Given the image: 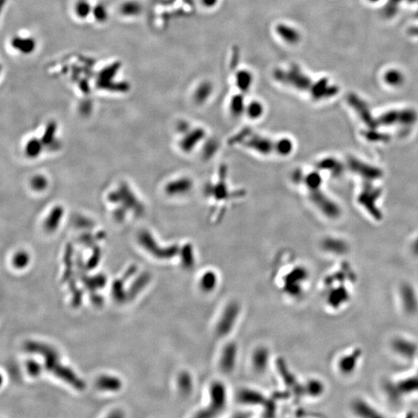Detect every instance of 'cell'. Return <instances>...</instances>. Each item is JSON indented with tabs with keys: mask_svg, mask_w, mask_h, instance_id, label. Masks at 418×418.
Wrapping results in <instances>:
<instances>
[{
	"mask_svg": "<svg viewBox=\"0 0 418 418\" xmlns=\"http://www.w3.org/2000/svg\"><path fill=\"white\" fill-rule=\"evenodd\" d=\"M26 350L30 353H37L44 356L45 358L46 367L49 371L53 373L77 390H82L85 389V384L82 379L76 376L71 370L60 364L59 356L57 352L45 344L41 343L30 342L26 344Z\"/></svg>",
	"mask_w": 418,
	"mask_h": 418,
	"instance_id": "1",
	"label": "cell"
},
{
	"mask_svg": "<svg viewBox=\"0 0 418 418\" xmlns=\"http://www.w3.org/2000/svg\"><path fill=\"white\" fill-rule=\"evenodd\" d=\"M241 133L234 137V141L242 143L243 146L263 155H269L276 151V142L272 141L269 138L252 133L249 130L242 131Z\"/></svg>",
	"mask_w": 418,
	"mask_h": 418,
	"instance_id": "2",
	"label": "cell"
},
{
	"mask_svg": "<svg viewBox=\"0 0 418 418\" xmlns=\"http://www.w3.org/2000/svg\"><path fill=\"white\" fill-rule=\"evenodd\" d=\"M309 191H310V197L312 202L318 206L321 212H324V215L331 217V218L338 216L340 212L338 206L329 197H326L325 194H323L320 191V188L309 190Z\"/></svg>",
	"mask_w": 418,
	"mask_h": 418,
	"instance_id": "3",
	"label": "cell"
},
{
	"mask_svg": "<svg viewBox=\"0 0 418 418\" xmlns=\"http://www.w3.org/2000/svg\"><path fill=\"white\" fill-rule=\"evenodd\" d=\"M140 240H141L142 244H143L145 248L148 250H149V252H151V253L154 254L157 258H171V257H174L178 252L177 246H171V247L166 248V249H162V248L159 247L157 243L153 240L152 237L150 235V234H142Z\"/></svg>",
	"mask_w": 418,
	"mask_h": 418,
	"instance_id": "4",
	"label": "cell"
},
{
	"mask_svg": "<svg viewBox=\"0 0 418 418\" xmlns=\"http://www.w3.org/2000/svg\"><path fill=\"white\" fill-rule=\"evenodd\" d=\"M348 102L357 112L361 119L364 121L365 123L367 124L368 126H370V128H375L376 126L378 124L377 121H375L373 119L367 104L362 99H359L355 94H351L348 97Z\"/></svg>",
	"mask_w": 418,
	"mask_h": 418,
	"instance_id": "5",
	"label": "cell"
},
{
	"mask_svg": "<svg viewBox=\"0 0 418 418\" xmlns=\"http://www.w3.org/2000/svg\"><path fill=\"white\" fill-rule=\"evenodd\" d=\"M379 195H380V191L379 189L367 186L359 198L360 203H362L368 209L371 215H373V217L376 219L381 218V213L376 208V204H375V202Z\"/></svg>",
	"mask_w": 418,
	"mask_h": 418,
	"instance_id": "6",
	"label": "cell"
},
{
	"mask_svg": "<svg viewBox=\"0 0 418 418\" xmlns=\"http://www.w3.org/2000/svg\"><path fill=\"white\" fill-rule=\"evenodd\" d=\"M212 404L209 408L202 412L199 416H211L220 411L225 404V389L220 384H215L212 388Z\"/></svg>",
	"mask_w": 418,
	"mask_h": 418,
	"instance_id": "7",
	"label": "cell"
},
{
	"mask_svg": "<svg viewBox=\"0 0 418 418\" xmlns=\"http://www.w3.org/2000/svg\"><path fill=\"white\" fill-rule=\"evenodd\" d=\"M349 165L353 171L360 174L362 177H365L368 180H375V179L379 178L382 175V173L377 168L362 163L355 158L350 159Z\"/></svg>",
	"mask_w": 418,
	"mask_h": 418,
	"instance_id": "8",
	"label": "cell"
},
{
	"mask_svg": "<svg viewBox=\"0 0 418 418\" xmlns=\"http://www.w3.org/2000/svg\"><path fill=\"white\" fill-rule=\"evenodd\" d=\"M312 96L315 99L332 97L338 93V88L336 86L329 85L327 79H321L312 87Z\"/></svg>",
	"mask_w": 418,
	"mask_h": 418,
	"instance_id": "9",
	"label": "cell"
},
{
	"mask_svg": "<svg viewBox=\"0 0 418 418\" xmlns=\"http://www.w3.org/2000/svg\"><path fill=\"white\" fill-rule=\"evenodd\" d=\"M238 312L239 308L237 304H231L227 307L219 324L218 332L220 335H226L231 330Z\"/></svg>",
	"mask_w": 418,
	"mask_h": 418,
	"instance_id": "10",
	"label": "cell"
},
{
	"mask_svg": "<svg viewBox=\"0 0 418 418\" xmlns=\"http://www.w3.org/2000/svg\"><path fill=\"white\" fill-rule=\"evenodd\" d=\"M287 77L288 78H285V79H288L290 85L298 89L305 91L312 87V80L301 73L298 68H293L290 70Z\"/></svg>",
	"mask_w": 418,
	"mask_h": 418,
	"instance_id": "11",
	"label": "cell"
},
{
	"mask_svg": "<svg viewBox=\"0 0 418 418\" xmlns=\"http://www.w3.org/2000/svg\"><path fill=\"white\" fill-rule=\"evenodd\" d=\"M276 32L284 42L287 44H297L300 41L301 35L299 32L287 24H279L276 27Z\"/></svg>",
	"mask_w": 418,
	"mask_h": 418,
	"instance_id": "12",
	"label": "cell"
},
{
	"mask_svg": "<svg viewBox=\"0 0 418 418\" xmlns=\"http://www.w3.org/2000/svg\"><path fill=\"white\" fill-rule=\"evenodd\" d=\"M186 134L180 145H181L182 149L187 152H189L190 151L194 149L196 145L200 143L201 140L203 139L205 135L203 129L201 128L193 130L192 131L188 132Z\"/></svg>",
	"mask_w": 418,
	"mask_h": 418,
	"instance_id": "13",
	"label": "cell"
},
{
	"mask_svg": "<svg viewBox=\"0 0 418 418\" xmlns=\"http://www.w3.org/2000/svg\"><path fill=\"white\" fill-rule=\"evenodd\" d=\"M193 183L188 178H180L171 182L166 187V191L170 194H187L191 191Z\"/></svg>",
	"mask_w": 418,
	"mask_h": 418,
	"instance_id": "14",
	"label": "cell"
},
{
	"mask_svg": "<svg viewBox=\"0 0 418 418\" xmlns=\"http://www.w3.org/2000/svg\"><path fill=\"white\" fill-rule=\"evenodd\" d=\"M212 84L208 82H204L197 86L194 93V101L197 104H203L206 102L212 93Z\"/></svg>",
	"mask_w": 418,
	"mask_h": 418,
	"instance_id": "15",
	"label": "cell"
},
{
	"mask_svg": "<svg viewBox=\"0 0 418 418\" xmlns=\"http://www.w3.org/2000/svg\"><path fill=\"white\" fill-rule=\"evenodd\" d=\"M252 76L249 71L242 70L239 71L235 76V82L237 87L241 90L243 93H246L249 91L252 83Z\"/></svg>",
	"mask_w": 418,
	"mask_h": 418,
	"instance_id": "16",
	"label": "cell"
},
{
	"mask_svg": "<svg viewBox=\"0 0 418 418\" xmlns=\"http://www.w3.org/2000/svg\"><path fill=\"white\" fill-rule=\"evenodd\" d=\"M235 354H237V350L233 344H229L226 348L223 359H222V367H223V370L226 371L232 370L234 366V362H235Z\"/></svg>",
	"mask_w": 418,
	"mask_h": 418,
	"instance_id": "17",
	"label": "cell"
},
{
	"mask_svg": "<svg viewBox=\"0 0 418 418\" xmlns=\"http://www.w3.org/2000/svg\"><path fill=\"white\" fill-rule=\"evenodd\" d=\"M121 385L122 384L119 379L112 376H102L97 381V387L103 390L116 391L120 389Z\"/></svg>",
	"mask_w": 418,
	"mask_h": 418,
	"instance_id": "18",
	"label": "cell"
},
{
	"mask_svg": "<svg viewBox=\"0 0 418 418\" xmlns=\"http://www.w3.org/2000/svg\"><path fill=\"white\" fill-rule=\"evenodd\" d=\"M244 98L241 95H237L231 99L230 111L234 116H240L246 112Z\"/></svg>",
	"mask_w": 418,
	"mask_h": 418,
	"instance_id": "19",
	"label": "cell"
},
{
	"mask_svg": "<svg viewBox=\"0 0 418 418\" xmlns=\"http://www.w3.org/2000/svg\"><path fill=\"white\" fill-rule=\"evenodd\" d=\"M294 144L287 138H282L276 141V153L281 156H287L293 151Z\"/></svg>",
	"mask_w": 418,
	"mask_h": 418,
	"instance_id": "20",
	"label": "cell"
},
{
	"mask_svg": "<svg viewBox=\"0 0 418 418\" xmlns=\"http://www.w3.org/2000/svg\"><path fill=\"white\" fill-rule=\"evenodd\" d=\"M404 76L401 71L398 70H394L392 69L390 71H387L384 76V80L387 82L388 85H392V86H399L402 85L404 82Z\"/></svg>",
	"mask_w": 418,
	"mask_h": 418,
	"instance_id": "21",
	"label": "cell"
},
{
	"mask_svg": "<svg viewBox=\"0 0 418 418\" xmlns=\"http://www.w3.org/2000/svg\"><path fill=\"white\" fill-rule=\"evenodd\" d=\"M83 283L88 287V290H95L104 287L106 284V278L102 275H98L91 278L84 277Z\"/></svg>",
	"mask_w": 418,
	"mask_h": 418,
	"instance_id": "22",
	"label": "cell"
},
{
	"mask_svg": "<svg viewBox=\"0 0 418 418\" xmlns=\"http://www.w3.org/2000/svg\"><path fill=\"white\" fill-rule=\"evenodd\" d=\"M399 111L387 112L383 114L378 119V124L384 125H393L395 123H399Z\"/></svg>",
	"mask_w": 418,
	"mask_h": 418,
	"instance_id": "23",
	"label": "cell"
},
{
	"mask_svg": "<svg viewBox=\"0 0 418 418\" xmlns=\"http://www.w3.org/2000/svg\"><path fill=\"white\" fill-rule=\"evenodd\" d=\"M263 111H264V108H263V105L261 102H257V101H252L249 105H247L246 108L247 116H249L251 119H258L263 115Z\"/></svg>",
	"mask_w": 418,
	"mask_h": 418,
	"instance_id": "24",
	"label": "cell"
},
{
	"mask_svg": "<svg viewBox=\"0 0 418 418\" xmlns=\"http://www.w3.org/2000/svg\"><path fill=\"white\" fill-rule=\"evenodd\" d=\"M306 186L308 190H315L320 188V186L322 183V179L318 173L312 172L307 174L305 178L304 179Z\"/></svg>",
	"mask_w": 418,
	"mask_h": 418,
	"instance_id": "25",
	"label": "cell"
},
{
	"mask_svg": "<svg viewBox=\"0 0 418 418\" xmlns=\"http://www.w3.org/2000/svg\"><path fill=\"white\" fill-rule=\"evenodd\" d=\"M150 277L148 275V274H145V275H142L141 277H139L137 281L134 283L132 286L131 290H130V297L134 296L136 294H137V292H139V290H141L147 284H148V281H149Z\"/></svg>",
	"mask_w": 418,
	"mask_h": 418,
	"instance_id": "26",
	"label": "cell"
},
{
	"mask_svg": "<svg viewBox=\"0 0 418 418\" xmlns=\"http://www.w3.org/2000/svg\"><path fill=\"white\" fill-rule=\"evenodd\" d=\"M182 260H183L184 265L187 267H190L194 263L193 249L190 245H187L182 249Z\"/></svg>",
	"mask_w": 418,
	"mask_h": 418,
	"instance_id": "27",
	"label": "cell"
},
{
	"mask_svg": "<svg viewBox=\"0 0 418 418\" xmlns=\"http://www.w3.org/2000/svg\"><path fill=\"white\" fill-rule=\"evenodd\" d=\"M61 214H62V210H61V208H55L53 212H52L51 215H50V216L49 217L48 220H47V227L49 229L52 230V229H54L55 228L57 227L58 223H59L60 219H61Z\"/></svg>",
	"mask_w": 418,
	"mask_h": 418,
	"instance_id": "28",
	"label": "cell"
},
{
	"mask_svg": "<svg viewBox=\"0 0 418 418\" xmlns=\"http://www.w3.org/2000/svg\"><path fill=\"white\" fill-rule=\"evenodd\" d=\"M321 169L335 170V174L336 172L340 173L341 171V168L339 163L334 160V159L329 158L321 160L318 165Z\"/></svg>",
	"mask_w": 418,
	"mask_h": 418,
	"instance_id": "29",
	"label": "cell"
},
{
	"mask_svg": "<svg viewBox=\"0 0 418 418\" xmlns=\"http://www.w3.org/2000/svg\"><path fill=\"white\" fill-rule=\"evenodd\" d=\"M123 279L122 281H115L113 284V293L115 298L118 301H121L125 299V295L123 292Z\"/></svg>",
	"mask_w": 418,
	"mask_h": 418,
	"instance_id": "30",
	"label": "cell"
},
{
	"mask_svg": "<svg viewBox=\"0 0 418 418\" xmlns=\"http://www.w3.org/2000/svg\"><path fill=\"white\" fill-rule=\"evenodd\" d=\"M215 281H216V279H215V274L212 272H208L204 275L203 278H202V287L205 290H211L215 286Z\"/></svg>",
	"mask_w": 418,
	"mask_h": 418,
	"instance_id": "31",
	"label": "cell"
},
{
	"mask_svg": "<svg viewBox=\"0 0 418 418\" xmlns=\"http://www.w3.org/2000/svg\"><path fill=\"white\" fill-rule=\"evenodd\" d=\"M267 353L266 350H259L255 354V365L257 368L263 369L267 362Z\"/></svg>",
	"mask_w": 418,
	"mask_h": 418,
	"instance_id": "32",
	"label": "cell"
},
{
	"mask_svg": "<svg viewBox=\"0 0 418 418\" xmlns=\"http://www.w3.org/2000/svg\"><path fill=\"white\" fill-rule=\"evenodd\" d=\"M29 257L26 252H18L13 259L14 266L17 268H24L28 264Z\"/></svg>",
	"mask_w": 418,
	"mask_h": 418,
	"instance_id": "33",
	"label": "cell"
},
{
	"mask_svg": "<svg viewBox=\"0 0 418 418\" xmlns=\"http://www.w3.org/2000/svg\"><path fill=\"white\" fill-rule=\"evenodd\" d=\"M40 151H41V144L37 140H31L27 145V153L32 157L38 155L40 153Z\"/></svg>",
	"mask_w": 418,
	"mask_h": 418,
	"instance_id": "34",
	"label": "cell"
},
{
	"mask_svg": "<svg viewBox=\"0 0 418 418\" xmlns=\"http://www.w3.org/2000/svg\"><path fill=\"white\" fill-rule=\"evenodd\" d=\"M27 370H28L29 373L31 376H37L41 373V367L35 361H28V362H27Z\"/></svg>",
	"mask_w": 418,
	"mask_h": 418,
	"instance_id": "35",
	"label": "cell"
},
{
	"mask_svg": "<svg viewBox=\"0 0 418 418\" xmlns=\"http://www.w3.org/2000/svg\"><path fill=\"white\" fill-rule=\"evenodd\" d=\"M324 246L328 249H334V248H335V251L338 250V252H341L340 250H341L342 248L344 247V246L341 245L340 242L335 241V240H327L324 243Z\"/></svg>",
	"mask_w": 418,
	"mask_h": 418,
	"instance_id": "36",
	"label": "cell"
},
{
	"mask_svg": "<svg viewBox=\"0 0 418 418\" xmlns=\"http://www.w3.org/2000/svg\"><path fill=\"white\" fill-rule=\"evenodd\" d=\"M180 388L183 391L188 392L191 390V379L188 375H183L180 379Z\"/></svg>",
	"mask_w": 418,
	"mask_h": 418,
	"instance_id": "37",
	"label": "cell"
},
{
	"mask_svg": "<svg viewBox=\"0 0 418 418\" xmlns=\"http://www.w3.org/2000/svg\"><path fill=\"white\" fill-rule=\"evenodd\" d=\"M89 10V6L86 4V3H79L77 7V12L80 16H85V15H88Z\"/></svg>",
	"mask_w": 418,
	"mask_h": 418,
	"instance_id": "38",
	"label": "cell"
},
{
	"mask_svg": "<svg viewBox=\"0 0 418 418\" xmlns=\"http://www.w3.org/2000/svg\"><path fill=\"white\" fill-rule=\"evenodd\" d=\"M46 185H47V182H46L45 179H44V177H38L33 179V188H36V189H43V188H45Z\"/></svg>",
	"mask_w": 418,
	"mask_h": 418,
	"instance_id": "39",
	"label": "cell"
},
{
	"mask_svg": "<svg viewBox=\"0 0 418 418\" xmlns=\"http://www.w3.org/2000/svg\"><path fill=\"white\" fill-rule=\"evenodd\" d=\"M55 126L53 125H50L49 126V128L47 129V132H46L45 136H44V142L45 143H48L51 140V137L53 136V132H54Z\"/></svg>",
	"mask_w": 418,
	"mask_h": 418,
	"instance_id": "40",
	"label": "cell"
},
{
	"mask_svg": "<svg viewBox=\"0 0 418 418\" xmlns=\"http://www.w3.org/2000/svg\"><path fill=\"white\" fill-rule=\"evenodd\" d=\"M219 0H202V4L207 8H212L216 6Z\"/></svg>",
	"mask_w": 418,
	"mask_h": 418,
	"instance_id": "41",
	"label": "cell"
},
{
	"mask_svg": "<svg viewBox=\"0 0 418 418\" xmlns=\"http://www.w3.org/2000/svg\"><path fill=\"white\" fill-rule=\"evenodd\" d=\"M92 300L95 304H100L102 303V298L100 296H94Z\"/></svg>",
	"mask_w": 418,
	"mask_h": 418,
	"instance_id": "42",
	"label": "cell"
},
{
	"mask_svg": "<svg viewBox=\"0 0 418 418\" xmlns=\"http://www.w3.org/2000/svg\"><path fill=\"white\" fill-rule=\"evenodd\" d=\"M410 33L413 35H416V36H418V27H414V28H411L410 30Z\"/></svg>",
	"mask_w": 418,
	"mask_h": 418,
	"instance_id": "43",
	"label": "cell"
},
{
	"mask_svg": "<svg viewBox=\"0 0 418 418\" xmlns=\"http://www.w3.org/2000/svg\"><path fill=\"white\" fill-rule=\"evenodd\" d=\"M370 1H371V2L375 3L377 2V1H379V0H370Z\"/></svg>",
	"mask_w": 418,
	"mask_h": 418,
	"instance_id": "44",
	"label": "cell"
}]
</instances>
